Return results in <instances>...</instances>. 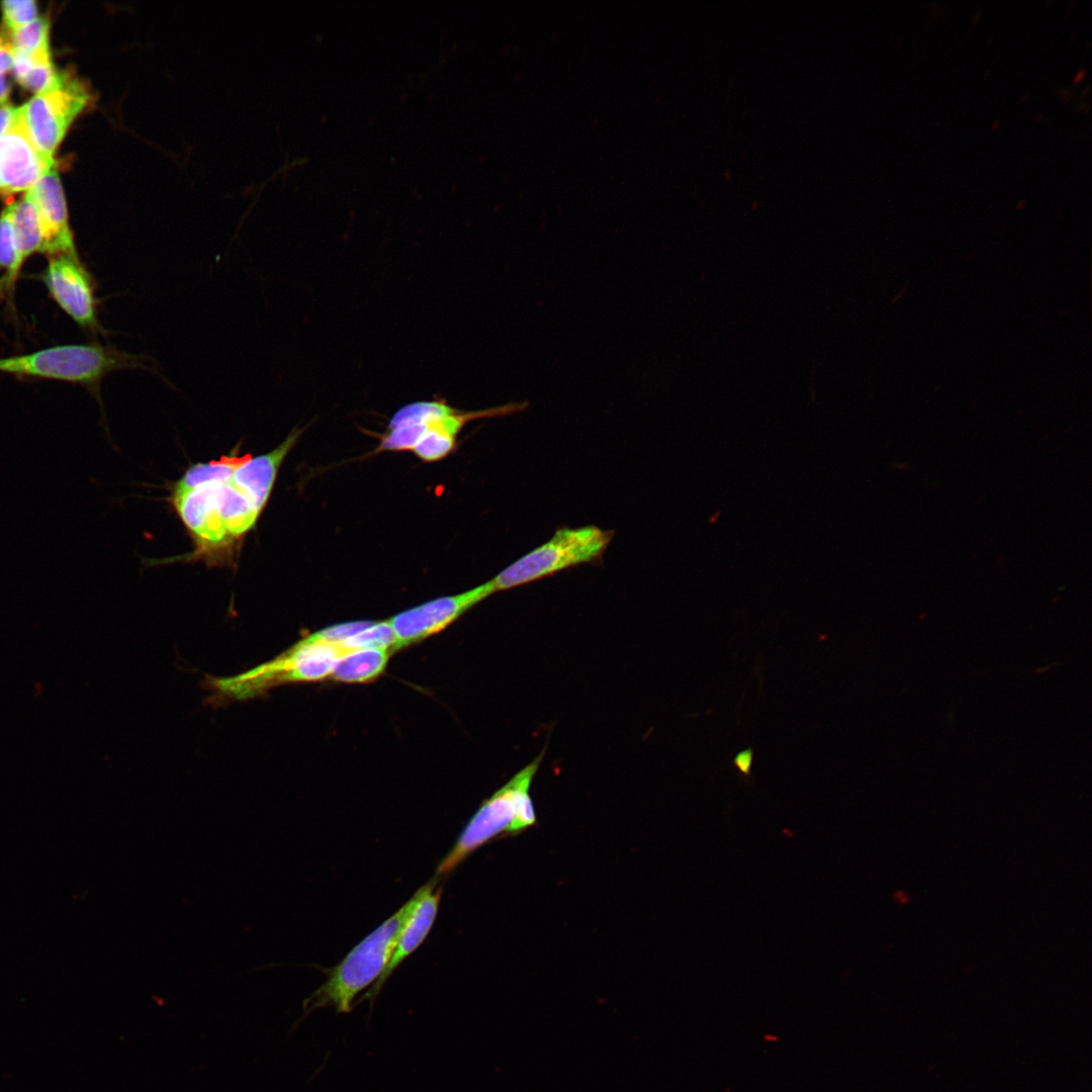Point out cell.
<instances>
[{"label": "cell", "mask_w": 1092, "mask_h": 1092, "mask_svg": "<svg viewBox=\"0 0 1092 1092\" xmlns=\"http://www.w3.org/2000/svg\"><path fill=\"white\" fill-rule=\"evenodd\" d=\"M171 500L195 543V556L209 562L232 558L265 508L233 473L224 480L173 490Z\"/></svg>", "instance_id": "6da1fadb"}, {"label": "cell", "mask_w": 1092, "mask_h": 1092, "mask_svg": "<svg viewBox=\"0 0 1092 1092\" xmlns=\"http://www.w3.org/2000/svg\"><path fill=\"white\" fill-rule=\"evenodd\" d=\"M419 899L420 891L329 971L326 981L304 1001V1015L328 1006L340 1014L351 1012L356 996L375 983L387 967Z\"/></svg>", "instance_id": "7a4b0ae2"}, {"label": "cell", "mask_w": 1092, "mask_h": 1092, "mask_svg": "<svg viewBox=\"0 0 1092 1092\" xmlns=\"http://www.w3.org/2000/svg\"><path fill=\"white\" fill-rule=\"evenodd\" d=\"M123 369L148 370L160 377L154 359L100 344L64 345L30 354L0 358V372L97 385L107 374Z\"/></svg>", "instance_id": "3957f363"}, {"label": "cell", "mask_w": 1092, "mask_h": 1092, "mask_svg": "<svg viewBox=\"0 0 1092 1092\" xmlns=\"http://www.w3.org/2000/svg\"><path fill=\"white\" fill-rule=\"evenodd\" d=\"M613 531L596 526L562 528L543 545L500 571L490 582L494 592L506 590L598 558L607 548Z\"/></svg>", "instance_id": "277c9868"}, {"label": "cell", "mask_w": 1092, "mask_h": 1092, "mask_svg": "<svg viewBox=\"0 0 1092 1092\" xmlns=\"http://www.w3.org/2000/svg\"><path fill=\"white\" fill-rule=\"evenodd\" d=\"M544 751L545 749L481 804L451 850L439 863L436 870L437 876L450 874L467 856L488 841L504 833L509 835L520 801L530 794V786L542 762Z\"/></svg>", "instance_id": "5b68a950"}, {"label": "cell", "mask_w": 1092, "mask_h": 1092, "mask_svg": "<svg viewBox=\"0 0 1092 1092\" xmlns=\"http://www.w3.org/2000/svg\"><path fill=\"white\" fill-rule=\"evenodd\" d=\"M85 100L79 85L67 77L62 87L36 94L21 106L30 136L47 159L54 161L55 150Z\"/></svg>", "instance_id": "8992f818"}, {"label": "cell", "mask_w": 1092, "mask_h": 1092, "mask_svg": "<svg viewBox=\"0 0 1092 1092\" xmlns=\"http://www.w3.org/2000/svg\"><path fill=\"white\" fill-rule=\"evenodd\" d=\"M494 593L489 581L454 596L429 601L393 616L389 623L396 636L394 650L431 636Z\"/></svg>", "instance_id": "52a82bcc"}, {"label": "cell", "mask_w": 1092, "mask_h": 1092, "mask_svg": "<svg viewBox=\"0 0 1092 1092\" xmlns=\"http://www.w3.org/2000/svg\"><path fill=\"white\" fill-rule=\"evenodd\" d=\"M53 167L54 161L33 143L22 107L16 108L9 128L0 138V193L29 190Z\"/></svg>", "instance_id": "ba28073f"}, {"label": "cell", "mask_w": 1092, "mask_h": 1092, "mask_svg": "<svg viewBox=\"0 0 1092 1092\" xmlns=\"http://www.w3.org/2000/svg\"><path fill=\"white\" fill-rule=\"evenodd\" d=\"M43 281L56 302L78 325L98 330L94 282L79 258L54 255Z\"/></svg>", "instance_id": "9c48e42d"}, {"label": "cell", "mask_w": 1092, "mask_h": 1092, "mask_svg": "<svg viewBox=\"0 0 1092 1092\" xmlns=\"http://www.w3.org/2000/svg\"><path fill=\"white\" fill-rule=\"evenodd\" d=\"M26 194L33 201L43 235L42 253L79 258L68 221L65 196L57 170H49Z\"/></svg>", "instance_id": "30bf717a"}, {"label": "cell", "mask_w": 1092, "mask_h": 1092, "mask_svg": "<svg viewBox=\"0 0 1092 1092\" xmlns=\"http://www.w3.org/2000/svg\"><path fill=\"white\" fill-rule=\"evenodd\" d=\"M436 883H428L420 891L418 904L403 926L391 959L380 978L362 996L358 1003L368 1000L371 1004L379 994L392 972L424 941L435 921L441 899V889L435 890Z\"/></svg>", "instance_id": "8fae6325"}, {"label": "cell", "mask_w": 1092, "mask_h": 1092, "mask_svg": "<svg viewBox=\"0 0 1092 1092\" xmlns=\"http://www.w3.org/2000/svg\"><path fill=\"white\" fill-rule=\"evenodd\" d=\"M12 226L15 238L18 263L23 262L33 253L43 250V235L36 207L31 198L25 195L12 203Z\"/></svg>", "instance_id": "7c38bea8"}, {"label": "cell", "mask_w": 1092, "mask_h": 1092, "mask_svg": "<svg viewBox=\"0 0 1092 1092\" xmlns=\"http://www.w3.org/2000/svg\"><path fill=\"white\" fill-rule=\"evenodd\" d=\"M388 657V650H349L337 660L331 675L336 680L346 682L371 680L383 671Z\"/></svg>", "instance_id": "4fadbf2b"}, {"label": "cell", "mask_w": 1092, "mask_h": 1092, "mask_svg": "<svg viewBox=\"0 0 1092 1092\" xmlns=\"http://www.w3.org/2000/svg\"><path fill=\"white\" fill-rule=\"evenodd\" d=\"M242 457L224 456L218 461L197 463L191 466L176 483L173 490L181 491L214 480L228 479L240 464Z\"/></svg>", "instance_id": "5bb4252c"}, {"label": "cell", "mask_w": 1092, "mask_h": 1092, "mask_svg": "<svg viewBox=\"0 0 1092 1092\" xmlns=\"http://www.w3.org/2000/svg\"><path fill=\"white\" fill-rule=\"evenodd\" d=\"M49 26L48 19L43 17L12 31L11 50L32 57H50Z\"/></svg>", "instance_id": "9a60e30c"}, {"label": "cell", "mask_w": 1092, "mask_h": 1092, "mask_svg": "<svg viewBox=\"0 0 1092 1092\" xmlns=\"http://www.w3.org/2000/svg\"><path fill=\"white\" fill-rule=\"evenodd\" d=\"M0 267L6 270L3 285L12 286L17 279L20 265L12 226V203L0 215Z\"/></svg>", "instance_id": "2e32d148"}, {"label": "cell", "mask_w": 1092, "mask_h": 1092, "mask_svg": "<svg viewBox=\"0 0 1092 1092\" xmlns=\"http://www.w3.org/2000/svg\"><path fill=\"white\" fill-rule=\"evenodd\" d=\"M342 645L347 650L382 649L394 651L396 636L389 621L371 623L368 627L354 634Z\"/></svg>", "instance_id": "e0dca14e"}, {"label": "cell", "mask_w": 1092, "mask_h": 1092, "mask_svg": "<svg viewBox=\"0 0 1092 1092\" xmlns=\"http://www.w3.org/2000/svg\"><path fill=\"white\" fill-rule=\"evenodd\" d=\"M66 78L65 74L57 72L50 59L34 58L30 68L17 81L26 89L40 94L62 87Z\"/></svg>", "instance_id": "ac0fdd59"}, {"label": "cell", "mask_w": 1092, "mask_h": 1092, "mask_svg": "<svg viewBox=\"0 0 1092 1092\" xmlns=\"http://www.w3.org/2000/svg\"><path fill=\"white\" fill-rule=\"evenodd\" d=\"M3 21L12 32L36 19V3L31 0H6L1 2Z\"/></svg>", "instance_id": "d6986e66"}, {"label": "cell", "mask_w": 1092, "mask_h": 1092, "mask_svg": "<svg viewBox=\"0 0 1092 1092\" xmlns=\"http://www.w3.org/2000/svg\"><path fill=\"white\" fill-rule=\"evenodd\" d=\"M372 622L354 621L333 625L313 633L317 638L342 644L345 640L368 627Z\"/></svg>", "instance_id": "ffe728a7"}, {"label": "cell", "mask_w": 1092, "mask_h": 1092, "mask_svg": "<svg viewBox=\"0 0 1092 1092\" xmlns=\"http://www.w3.org/2000/svg\"><path fill=\"white\" fill-rule=\"evenodd\" d=\"M753 749L746 748L738 752L733 758V764L743 776H750L751 765L753 761Z\"/></svg>", "instance_id": "44dd1931"}, {"label": "cell", "mask_w": 1092, "mask_h": 1092, "mask_svg": "<svg viewBox=\"0 0 1092 1092\" xmlns=\"http://www.w3.org/2000/svg\"><path fill=\"white\" fill-rule=\"evenodd\" d=\"M15 109L16 108L7 103L0 104V138L9 128Z\"/></svg>", "instance_id": "7402d4cb"}, {"label": "cell", "mask_w": 1092, "mask_h": 1092, "mask_svg": "<svg viewBox=\"0 0 1092 1092\" xmlns=\"http://www.w3.org/2000/svg\"><path fill=\"white\" fill-rule=\"evenodd\" d=\"M13 57L11 47L0 48V75L12 69Z\"/></svg>", "instance_id": "603a6c76"}, {"label": "cell", "mask_w": 1092, "mask_h": 1092, "mask_svg": "<svg viewBox=\"0 0 1092 1092\" xmlns=\"http://www.w3.org/2000/svg\"><path fill=\"white\" fill-rule=\"evenodd\" d=\"M8 94L9 86L3 75H0V104L6 103Z\"/></svg>", "instance_id": "cb8c5ba5"}, {"label": "cell", "mask_w": 1092, "mask_h": 1092, "mask_svg": "<svg viewBox=\"0 0 1092 1092\" xmlns=\"http://www.w3.org/2000/svg\"><path fill=\"white\" fill-rule=\"evenodd\" d=\"M778 1039H779V1037L776 1034H772V1033H766L763 1036V1040L765 1042H767V1043L776 1042Z\"/></svg>", "instance_id": "d4e9b609"}, {"label": "cell", "mask_w": 1092, "mask_h": 1092, "mask_svg": "<svg viewBox=\"0 0 1092 1092\" xmlns=\"http://www.w3.org/2000/svg\"><path fill=\"white\" fill-rule=\"evenodd\" d=\"M1085 73H1086V72H1085V71H1083V70H1082V71H1080V72H1079V73H1078V74L1076 75V77L1074 78V84H1078V83H1079V82H1080V81L1082 80V78H1083V77L1085 76Z\"/></svg>", "instance_id": "484cf974"}, {"label": "cell", "mask_w": 1092, "mask_h": 1092, "mask_svg": "<svg viewBox=\"0 0 1092 1092\" xmlns=\"http://www.w3.org/2000/svg\"><path fill=\"white\" fill-rule=\"evenodd\" d=\"M6 47H10V44H6V43L3 42V40L0 39V48H6Z\"/></svg>", "instance_id": "4316f807"}]
</instances>
